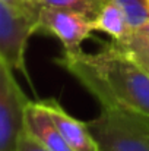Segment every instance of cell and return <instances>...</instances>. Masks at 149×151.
I'll list each match as a JSON object with an SVG mask.
<instances>
[{"label":"cell","instance_id":"cell-1","mask_svg":"<svg viewBox=\"0 0 149 151\" xmlns=\"http://www.w3.org/2000/svg\"><path fill=\"white\" fill-rule=\"evenodd\" d=\"M56 63L72 73L101 104L149 119V73L113 40L101 50L63 53Z\"/></svg>","mask_w":149,"mask_h":151},{"label":"cell","instance_id":"cell-2","mask_svg":"<svg viewBox=\"0 0 149 151\" xmlns=\"http://www.w3.org/2000/svg\"><path fill=\"white\" fill-rule=\"evenodd\" d=\"M86 123L99 151H149V119L142 114L101 107Z\"/></svg>","mask_w":149,"mask_h":151},{"label":"cell","instance_id":"cell-3","mask_svg":"<svg viewBox=\"0 0 149 151\" xmlns=\"http://www.w3.org/2000/svg\"><path fill=\"white\" fill-rule=\"evenodd\" d=\"M40 4L13 7L0 3V62L19 70L31 84L25 65V50L34 32L38 31Z\"/></svg>","mask_w":149,"mask_h":151},{"label":"cell","instance_id":"cell-4","mask_svg":"<svg viewBox=\"0 0 149 151\" xmlns=\"http://www.w3.org/2000/svg\"><path fill=\"white\" fill-rule=\"evenodd\" d=\"M28 103L15 79L13 69L0 62V151H16Z\"/></svg>","mask_w":149,"mask_h":151},{"label":"cell","instance_id":"cell-5","mask_svg":"<svg viewBox=\"0 0 149 151\" xmlns=\"http://www.w3.org/2000/svg\"><path fill=\"white\" fill-rule=\"evenodd\" d=\"M91 19L78 12L41 6L38 18V31H46L54 35L63 44L64 53H78L81 44L91 37Z\"/></svg>","mask_w":149,"mask_h":151},{"label":"cell","instance_id":"cell-6","mask_svg":"<svg viewBox=\"0 0 149 151\" xmlns=\"http://www.w3.org/2000/svg\"><path fill=\"white\" fill-rule=\"evenodd\" d=\"M43 106L47 109L48 114L51 116L54 125L60 131L63 139L73 151H99L98 144L94 139L88 123L81 122L70 116L60 103L54 99L41 100Z\"/></svg>","mask_w":149,"mask_h":151},{"label":"cell","instance_id":"cell-7","mask_svg":"<svg viewBox=\"0 0 149 151\" xmlns=\"http://www.w3.org/2000/svg\"><path fill=\"white\" fill-rule=\"evenodd\" d=\"M24 129L31 134L48 151H73L63 139L47 109L41 101H29L25 110Z\"/></svg>","mask_w":149,"mask_h":151},{"label":"cell","instance_id":"cell-8","mask_svg":"<svg viewBox=\"0 0 149 151\" xmlns=\"http://www.w3.org/2000/svg\"><path fill=\"white\" fill-rule=\"evenodd\" d=\"M91 25L92 31L104 32L115 41L124 40L132 32V28L127 24L124 12L113 0H108L104 4V7L101 9L98 16L91 22Z\"/></svg>","mask_w":149,"mask_h":151},{"label":"cell","instance_id":"cell-9","mask_svg":"<svg viewBox=\"0 0 149 151\" xmlns=\"http://www.w3.org/2000/svg\"><path fill=\"white\" fill-rule=\"evenodd\" d=\"M107 1L108 0H40L38 4L78 12L94 21Z\"/></svg>","mask_w":149,"mask_h":151},{"label":"cell","instance_id":"cell-10","mask_svg":"<svg viewBox=\"0 0 149 151\" xmlns=\"http://www.w3.org/2000/svg\"><path fill=\"white\" fill-rule=\"evenodd\" d=\"M126 53L149 73V38L139 31H132L124 40L118 41Z\"/></svg>","mask_w":149,"mask_h":151},{"label":"cell","instance_id":"cell-11","mask_svg":"<svg viewBox=\"0 0 149 151\" xmlns=\"http://www.w3.org/2000/svg\"><path fill=\"white\" fill-rule=\"evenodd\" d=\"M113 1H115L124 12L127 24L132 28V31L149 22L148 0H113Z\"/></svg>","mask_w":149,"mask_h":151},{"label":"cell","instance_id":"cell-12","mask_svg":"<svg viewBox=\"0 0 149 151\" xmlns=\"http://www.w3.org/2000/svg\"><path fill=\"white\" fill-rule=\"evenodd\" d=\"M16 151H48L41 142H38L31 134H28L25 129L19 137Z\"/></svg>","mask_w":149,"mask_h":151},{"label":"cell","instance_id":"cell-13","mask_svg":"<svg viewBox=\"0 0 149 151\" xmlns=\"http://www.w3.org/2000/svg\"><path fill=\"white\" fill-rule=\"evenodd\" d=\"M0 3H4V4H9L13 7H26L29 4H37V3H32L29 0H0Z\"/></svg>","mask_w":149,"mask_h":151},{"label":"cell","instance_id":"cell-14","mask_svg":"<svg viewBox=\"0 0 149 151\" xmlns=\"http://www.w3.org/2000/svg\"><path fill=\"white\" fill-rule=\"evenodd\" d=\"M135 31H139L140 34H143V35H146L149 38V22H146L143 27H140V28H138V29H135Z\"/></svg>","mask_w":149,"mask_h":151},{"label":"cell","instance_id":"cell-15","mask_svg":"<svg viewBox=\"0 0 149 151\" xmlns=\"http://www.w3.org/2000/svg\"><path fill=\"white\" fill-rule=\"evenodd\" d=\"M29 1H32V3H37V4H38V1H40V0H29Z\"/></svg>","mask_w":149,"mask_h":151},{"label":"cell","instance_id":"cell-16","mask_svg":"<svg viewBox=\"0 0 149 151\" xmlns=\"http://www.w3.org/2000/svg\"><path fill=\"white\" fill-rule=\"evenodd\" d=\"M148 4H149V0H148Z\"/></svg>","mask_w":149,"mask_h":151}]
</instances>
